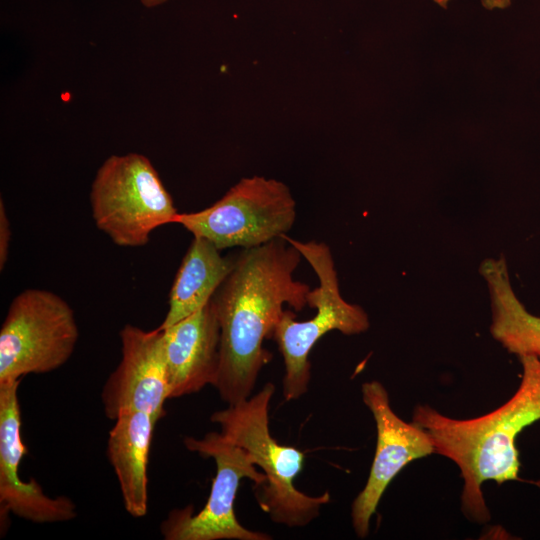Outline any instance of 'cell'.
Returning a JSON list of instances; mask_svg holds the SVG:
<instances>
[{
    "mask_svg": "<svg viewBox=\"0 0 540 540\" xmlns=\"http://www.w3.org/2000/svg\"><path fill=\"white\" fill-rule=\"evenodd\" d=\"M301 253L285 238L246 248L212 302L220 325V366L215 385L228 405L246 400L272 355L263 348L287 303L295 311L307 305L310 286L293 273Z\"/></svg>",
    "mask_w": 540,
    "mask_h": 540,
    "instance_id": "cell-1",
    "label": "cell"
},
{
    "mask_svg": "<svg viewBox=\"0 0 540 540\" xmlns=\"http://www.w3.org/2000/svg\"><path fill=\"white\" fill-rule=\"evenodd\" d=\"M522 377L513 396L492 412L471 419H453L428 405L414 409L412 422L429 435L435 453L457 464L464 480L461 504L472 521L486 522L490 513L483 497V482L499 485L519 477V451L515 441L524 428L540 420V358L519 357Z\"/></svg>",
    "mask_w": 540,
    "mask_h": 540,
    "instance_id": "cell-2",
    "label": "cell"
},
{
    "mask_svg": "<svg viewBox=\"0 0 540 540\" xmlns=\"http://www.w3.org/2000/svg\"><path fill=\"white\" fill-rule=\"evenodd\" d=\"M275 387L266 383L253 397L214 412L210 419L221 434L247 451L265 475L254 486L259 507L270 519L289 528L303 527L319 516L330 494L309 496L299 491L294 480L302 471L305 455L293 446L279 444L269 430V404Z\"/></svg>",
    "mask_w": 540,
    "mask_h": 540,
    "instance_id": "cell-3",
    "label": "cell"
},
{
    "mask_svg": "<svg viewBox=\"0 0 540 540\" xmlns=\"http://www.w3.org/2000/svg\"><path fill=\"white\" fill-rule=\"evenodd\" d=\"M90 205L97 228L120 247H142L160 226L179 214L150 160L129 153L108 157L91 185Z\"/></svg>",
    "mask_w": 540,
    "mask_h": 540,
    "instance_id": "cell-4",
    "label": "cell"
},
{
    "mask_svg": "<svg viewBox=\"0 0 540 540\" xmlns=\"http://www.w3.org/2000/svg\"><path fill=\"white\" fill-rule=\"evenodd\" d=\"M284 238L301 253L319 279V287L307 295V305L317 309L316 315L299 322L295 313L283 310L271 335L285 366L283 396L286 401H291L308 390L311 378L309 354L317 341L332 330L345 335L362 333L369 328V319L360 306L348 303L341 296L334 260L327 244L301 242L287 235Z\"/></svg>",
    "mask_w": 540,
    "mask_h": 540,
    "instance_id": "cell-5",
    "label": "cell"
},
{
    "mask_svg": "<svg viewBox=\"0 0 540 540\" xmlns=\"http://www.w3.org/2000/svg\"><path fill=\"white\" fill-rule=\"evenodd\" d=\"M78 338L74 311L62 297L36 288L20 292L0 329V384L60 368Z\"/></svg>",
    "mask_w": 540,
    "mask_h": 540,
    "instance_id": "cell-6",
    "label": "cell"
},
{
    "mask_svg": "<svg viewBox=\"0 0 540 540\" xmlns=\"http://www.w3.org/2000/svg\"><path fill=\"white\" fill-rule=\"evenodd\" d=\"M295 218L296 203L287 185L252 176L241 179L209 207L179 213L174 223L223 250L256 247L283 237Z\"/></svg>",
    "mask_w": 540,
    "mask_h": 540,
    "instance_id": "cell-7",
    "label": "cell"
},
{
    "mask_svg": "<svg viewBox=\"0 0 540 540\" xmlns=\"http://www.w3.org/2000/svg\"><path fill=\"white\" fill-rule=\"evenodd\" d=\"M185 447L204 458L215 460L217 472L205 506L196 514L193 506L174 509L161 522L165 540H269L270 535L242 526L234 513V501L241 479L249 478L258 486L265 481L250 454L221 433L210 432L203 438L186 437Z\"/></svg>",
    "mask_w": 540,
    "mask_h": 540,
    "instance_id": "cell-8",
    "label": "cell"
},
{
    "mask_svg": "<svg viewBox=\"0 0 540 540\" xmlns=\"http://www.w3.org/2000/svg\"><path fill=\"white\" fill-rule=\"evenodd\" d=\"M363 402L377 428V444L369 477L351 507L356 535L365 538L371 517L394 477L413 460L435 453L427 432L414 422L407 423L390 406L388 392L378 381L362 384Z\"/></svg>",
    "mask_w": 540,
    "mask_h": 540,
    "instance_id": "cell-9",
    "label": "cell"
},
{
    "mask_svg": "<svg viewBox=\"0 0 540 540\" xmlns=\"http://www.w3.org/2000/svg\"><path fill=\"white\" fill-rule=\"evenodd\" d=\"M121 360L101 392L105 415L115 420L124 411H141L157 423L169 396L162 330L126 324L119 333Z\"/></svg>",
    "mask_w": 540,
    "mask_h": 540,
    "instance_id": "cell-10",
    "label": "cell"
},
{
    "mask_svg": "<svg viewBox=\"0 0 540 540\" xmlns=\"http://www.w3.org/2000/svg\"><path fill=\"white\" fill-rule=\"evenodd\" d=\"M20 380L0 384V507L33 523H58L77 516L67 496L50 497L35 479L23 481L19 467L27 449L21 433Z\"/></svg>",
    "mask_w": 540,
    "mask_h": 540,
    "instance_id": "cell-11",
    "label": "cell"
},
{
    "mask_svg": "<svg viewBox=\"0 0 540 540\" xmlns=\"http://www.w3.org/2000/svg\"><path fill=\"white\" fill-rule=\"evenodd\" d=\"M162 330L170 399L215 387L220 366V325L212 299Z\"/></svg>",
    "mask_w": 540,
    "mask_h": 540,
    "instance_id": "cell-12",
    "label": "cell"
},
{
    "mask_svg": "<svg viewBox=\"0 0 540 540\" xmlns=\"http://www.w3.org/2000/svg\"><path fill=\"white\" fill-rule=\"evenodd\" d=\"M107 439V458L114 469L128 514L143 517L148 511V461L154 419L141 411L121 412Z\"/></svg>",
    "mask_w": 540,
    "mask_h": 540,
    "instance_id": "cell-13",
    "label": "cell"
},
{
    "mask_svg": "<svg viewBox=\"0 0 540 540\" xmlns=\"http://www.w3.org/2000/svg\"><path fill=\"white\" fill-rule=\"evenodd\" d=\"M220 251L207 239L194 237L172 284L160 329L193 314L212 299L235 265L236 257H223Z\"/></svg>",
    "mask_w": 540,
    "mask_h": 540,
    "instance_id": "cell-14",
    "label": "cell"
},
{
    "mask_svg": "<svg viewBox=\"0 0 540 540\" xmlns=\"http://www.w3.org/2000/svg\"><path fill=\"white\" fill-rule=\"evenodd\" d=\"M487 281L493 321L491 333L510 353L540 358V317L529 313L510 284L505 258L487 259L480 266Z\"/></svg>",
    "mask_w": 540,
    "mask_h": 540,
    "instance_id": "cell-15",
    "label": "cell"
},
{
    "mask_svg": "<svg viewBox=\"0 0 540 540\" xmlns=\"http://www.w3.org/2000/svg\"><path fill=\"white\" fill-rule=\"evenodd\" d=\"M11 241V228L7 216L3 199H0V270L3 271L8 255Z\"/></svg>",
    "mask_w": 540,
    "mask_h": 540,
    "instance_id": "cell-16",
    "label": "cell"
},
{
    "mask_svg": "<svg viewBox=\"0 0 540 540\" xmlns=\"http://www.w3.org/2000/svg\"><path fill=\"white\" fill-rule=\"evenodd\" d=\"M435 3L440 5L443 8L447 7V4L450 0H433ZM482 5L488 9L492 10L494 8H506L511 4V0H481Z\"/></svg>",
    "mask_w": 540,
    "mask_h": 540,
    "instance_id": "cell-17",
    "label": "cell"
},
{
    "mask_svg": "<svg viewBox=\"0 0 540 540\" xmlns=\"http://www.w3.org/2000/svg\"><path fill=\"white\" fill-rule=\"evenodd\" d=\"M140 3L147 7V8H153V7H157L159 5H162L170 0H139Z\"/></svg>",
    "mask_w": 540,
    "mask_h": 540,
    "instance_id": "cell-18",
    "label": "cell"
}]
</instances>
